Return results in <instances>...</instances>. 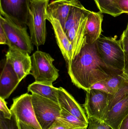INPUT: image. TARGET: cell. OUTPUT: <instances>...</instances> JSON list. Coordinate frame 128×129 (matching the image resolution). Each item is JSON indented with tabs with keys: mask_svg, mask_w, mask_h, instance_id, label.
<instances>
[{
	"mask_svg": "<svg viewBox=\"0 0 128 129\" xmlns=\"http://www.w3.org/2000/svg\"><path fill=\"white\" fill-rule=\"evenodd\" d=\"M36 119L42 129H48L59 117L62 108L58 103L35 94H32Z\"/></svg>",
	"mask_w": 128,
	"mask_h": 129,
	"instance_id": "6",
	"label": "cell"
},
{
	"mask_svg": "<svg viewBox=\"0 0 128 129\" xmlns=\"http://www.w3.org/2000/svg\"><path fill=\"white\" fill-rule=\"evenodd\" d=\"M31 0H0L1 15L21 26H28Z\"/></svg>",
	"mask_w": 128,
	"mask_h": 129,
	"instance_id": "7",
	"label": "cell"
},
{
	"mask_svg": "<svg viewBox=\"0 0 128 129\" xmlns=\"http://www.w3.org/2000/svg\"><path fill=\"white\" fill-rule=\"evenodd\" d=\"M48 129H75L58 118Z\"/></svg>",
	"mask_w": 128,
	"mask_h": 129,
	"instance_id": "28",
	"label": "cell"
},
{
	"mask_svg": "<svg viewBox=\"0 0 128 129\" xmlns=\"http://www.w3.org/2000/svg\"><path fill=\"white\" fill-rule=\"evenodd\" d=\"M100 12L114 17L122 13L116 0H94Z\"/></svg>",
	"mask_w": 128,
	"mask_h": 129,
	"instance_id": "20",
	"label": "cell"
},
{
	"mask_svg": "<svg viewBox=\"0 0 128 129\" xmlns=\"http://www.w3.org/2000/svg\"><path fill=\"white\" fill-rule=\"evenodd\" d=\"M122 13L128 14V0H116Z\"/></svg>",
	"mask_w": 128,
	"mask_h": 129,
	"instance_id": "30",
	"label": "cell"
},
{
	"mask_svg": "<svg viewBox=\"0 0 128 129\" xmlns=\"http://www.w3.org/2000/svg\"><path fill=\"white\" fill-rule=\"evenodd\" d=\"M103 15L100 11H91L88 16L85 35L88 43L93 44L101 37Z\"/></svg>",
	"mask_w": 128,
	"mask_h": 129,
	"instance_id": "17",
	"label": "cell"
},
{
	"mask_svg": "<svg viewBox=\"0 0 128 129\" xmlns=\"http://www.w3.org/2000/svg\"><path fill=\"white\" fill-rule=\"evenodd\" d=\"M87 128H79L77 129H87Z\"/></svg>",
	"mask_w": 128,
	"mask_h": 129,
	"instance_id": "35",
	"label": "cell"
},
{
	"mask_svg": "<svg viewBox=\"0 0 128 129\" xmlns=\"http://www.w3.org/2000/svg\"><path fill=\"white\" fill-rule=\"evenodd\" d=\"M58 104L61 108L88 124V119L84 109L70 93L61 87L59 88Z\"/></svg>",
	"mask_w": 128,
	"mask_h": 129,
	"instance_id": "13",
	"label": "cell"
},
{
	"mask_svg": "<svg viewBox=\"0 0 128 129\" xmlns=\"http://www.w3.org/2000/svg\"><path fill=\"white\" fill-rule=\"evenodd\" d=\"M31 57L30 74L33 76L35 82L52 85L59 76V70L53 64L54 59L49 54L39 50L34 52Z\"/></svg>",
	"mask_w": 128,
	"mask_h": 129,
	"instance_id": "4",
	"label": "cell"
},
{
	"mask_svg": "<svg viewBox=\"0 0 128 129\" xmlns=\"http://www.w3.org/2000/svg\"><path fill=\"white\" fill-rule=\"evenodd\" d=\"M0 24L7 35L8 46L14 47L30 54L34 50V45L26 26H21L1 15Z\"/></svg>",
	"mask_w": 128,
	"mask_h": 129,
	"instance_id": "5",
	"label": "cell"
},
{
	"mask_svg": "<svg viewBox=\"0 0 128 129\" xmlns=\"http://www.w3.org/2000/svg\"><path fill=\"white\" fill-rule=\"evenodd\" d=\"M121 43L122 48L125 54H128V29H126L123 31L121 36Z\"/></svg>",
	"mask_w": 128,
	"mask_h": 129,
	"instance_id": "29",
	"label": "cell"
},
{
	"mask_svg": "<svg viewBox=\"0 0 128 129\" xmlns=\"http://www.w3.org/2000/svg\"><path fill=\"white\" fill-rule=\"evenodd\" d=\"M90 89L98 90L101 91L106 92L109 94L112 95V92L107 87L104 80L100 81L95 83L92 85Z\"/></svg>",
	"mask_w": 128,
	"mask_h": 129,
	"instance_id": "27",
	"label": "cell"
},
{
	"mask_svg": "<svg viewBox=\"0 0 128 129\" xmlns=\"http://www.w3.org/2000/svg\"><path fill=\"white\" fill-rule=\"evenodd\" d=\"M128 115V95L117 102L105 114L103 121L112 129H118Z\"/></svg>",
	"mask_w": 128,
	"mask_h": 129,
	"instance_id": "15",
	"label": "cell"
},
{
	"mask_svg": "<svg viewBox=\"0 0 128 129\" xmlns=\"http://www.w3.org/2000/svg\"><path fill=\"white\" fill-rule=\"evenodd\" d=\"M47 20L49 21L52 25L57 44L68 67L72 61L71 42L58 20L47 13Z\"/></svg>",
	"mask_w": 128,
	"mask_h": 129,
	"instance_id": "12",
	"label": "cell"
},
{
	"mask_svg": "<svg viewBox=\"0 0 128 129\" xmlns=\"http://www.w3.org/2000/svg\"><path fill=\"white\" fill-rule=\"evenodd\" d=\"M88 14L83 17L78 23L70 29L66 33L72 45V60L87 43L85 30Z\"/></svg>",
	"mask_w": 128,
	"mask_h": 129,
	"instance_id": "14",
	"label": "cell"
},
{
	"mask_svg": "<svg viewBox=\"0 0 128 129\" xmlns=\"http://www.w3.org/2000/svg\"><path fill=\"white\" fill-rule=\"evenodd\" d=\"M99 56L109 67L123 73L125 66V53L121 40L117 36L113 37H100L96 42Z\"/></svg>",
	"mask_w": 128,
	"mask_h": 129,
	"instance_id": "3",
	"label": "cell"
},
{
	"mask_svg": "<svg viewBox=\"0 0 128 129\" xmlns=\"http://www.w3.org/2000/svg\"><path fill=\"white\" fill-rule=\"evenodd\" d=\"M122 74L126 78L128 79V54H125V66Z\"/></svg>",
	"mask_w": 128,
	"mask_h": 129,
	"instance_id": "32",
	"label": "cell"
},
{
	"mask_svg": "<svg viewBox=\"0 0 128 129\" xmlns=\"http://www.w3.org/2000/svg\"><path fill=\"white\" fill-rule=\"evenodd\" d=\"M109 101V94L98 90L90 89L86 91L83 107L88 119L95 118L103 121Z\"/></svg>",
	"mask_w": 128,
	"mask_h": 129,
	"instance_id": "8",
	"label": "cell"
},
{
	"mask_svg": "<svg viewBox=\"0 0 128 129\" xmlns=\"http://www.w3.org/2000/svg\"><path fill=\"white\" fill-rule=\"evenodd\" d=\"M0 44H8V39L5 31L2 25L0 24Z\"/></svg>",
	"mask_w": 128,
	"mask_h": 129,
	"instance_id": "31",
	"label": "cell"
},
{
	"mask_svg": "<svg viewBox=\"0 0 128 129\" xmlns=\"http://www.w3.org/2000/svg\"><path fill=\"white\" fill-rule=\"evenodd\" d=\"M126 79L123 74H121L111 76L104 81L112 93L111 95H113L118 90Z\"/></svg>",
	"mask_w": 128,
	"mask_h": 129,
	"instance_id": "23",
	"label": "cell"
},
{
	"mask_svg": "<svg viewBox=\"0 0 128 129\" xmlns=\"http://www.w3.org/2000/svg\"><path fill=\"white\" fill-rule=\"evenodd\" d=\"M18 123L20 129H38L31 126L28 125L20 121H18Z\"/></svg>",
	"mask_w": 128,
	"mask_h": 129,
	"instance_id": "34",
	"label": "cell"
},
{
	"mask_svg": "<svg viewBox=\"0 0 128 129\" xmlns=\"http://www.w3.org/2000/svg\"><path fill=\"white\" fill-rule=\"evenodd\" d=\"M13 67L6 58L1 62L0 97L7 99L20 82Z\"/></svg>",
	"mask_w": 128,
	"mask_h": 129,
	"instance_id": "11",
	"label": "cell"
},
{
	"mask_svg": "<svg viewBox=\"0 0 128 129\" xmlns=\"http://www.w3.org/2000/svg\"><path fill=\"white\" fill-rule=\"evenodd\" d=\"M59 118L75 129L88 127V124L81 121L68 111L62 108Z\"/></svg>",
	"mask_w": 128,
	"mask_h": 129,
	"instance_id": "21",
	"label": "cell"
},
{
	"mask_svg": "<svg viewBox=\"0 0 128 129\" xmlns=\"http://www.w3.org/2000/svg\"><path fill=\"white\" fill-rule=\"evenodd\" d=\"M68 71L72 83L86 91L96 83L123 73L106 65L99 56L95 42H87L68 67Z\"/></svg>",
	"mask_w": 128,
	"mask_h": 129,
	"instance_id": "1",
	"label": "cell"
},
{
	"mask_svg": "<svg viewBox=\"0 0 128 129\" xmlns=\"http://www.w3.org/2000/svg\"><path fill=\"white\" fill-rule=\"evenodd\" d=\"M118 129H128V115L123 120Z\"/></svg>",
	"mask_w": 128,
	"mask_h": 129,
	"instance_id": "33",
	"label": "cell"
},
{
	"mask_svg": "<svg viewBox=\"0 0 128 129\" xmlns=\"http://www.w3.org/2000/svg\"><path fill=\"white\" fill-rule=\"evenodd\" d=\"M78 0H55L49 4L47 13L58 20L64 29L71 8Z\"/></svg>",
	"mask_w": 128,
	"mask_h": 129,
	"instance_id": "16",
	"label": "cell"
},
{
	"mask_svg": "<svg viewBox=\"0 0 128 129\" xmlns=\"http://www.w3.org/2000/svg\"><path fill=\"white\" fill-rule=\"evenodd\" d=\"M10 110L18 121L36 128L42 129L35 117L32 94L25 93L14 99Z\"/></svg>",
	"mask_w": 128,
	"mask_h": 129,
	"instance_id": "9",
	"label": "cell"
},
{
	"mask_svg": "<svg viewBox=\"0 0 128 129\" xmlns=\"http://www.w3.org/2000/svg\"><path fill=\"white\" fill-rule=\"evenodd\" d=\"M128 95V79H126L118 90L113 95L109 94V101L106 113L117 102Z\"/></svg>",
	"mask_w": 128,
	"mask_h": 129,
	"instance_id": "22",
	"label": "cell"
},
{
	"mask_svg": "<svg viewBox=\"0 0 128 129\" xmlns=\"http://www.w3.org/2000/svg\"><path fill=\"white\" fill-rule=\"evenodd\" d=\"M6 59L11 64L20 82L30 74L31 57L29 54L14 47H9Z\"/></svg>",
	"mask_w": 128,
	"mask_h": 129,
	"instance_id": "10",
	"label": "cell"
},
{
	"mask_svg": "<svg viewBox=\"0 0 128 129\" xmlns=\"http://www.w3.org/2000/svg\"><path fill=\"white\" fill-rule=\"evenodd\" d=\"M126 28L127 29H128V23L127 25V28Z\"/></svg>",
	"mask_w": 128,
	"mask_h": 129,
	"instance_id": "36",
	"label": "cell"
},
{
	"mask_svg": "<svg viewBox=\"0 0 128 129\" xmlns=\"http://www.w3.org/2000/svg\"><path fill=\"white\" fill-rule=\"evenodd\" d=\"M28 91L58 103L59 88L54 87L53 85L35 82L29 85Z\"/></svg>",
	"mask_w": 128,
	"mask_h": 129,
	"instance_id": "18",
	"label": "cell"
},
{
	"mask_svg": "<svg viewBox=\"0 0 128 129\" xmlns=\"http://www.w3.org/2000/svg\"><path fill=\"white\" fill-rule=\"evenodd\" d=\"M49 0H31L30 16L28 26L34 45H43L46 39L47 11Z\"/></svg>",
	"mask_w": 128,
	"mask_h": 129,
	"instance_id": "2",
	"label": "cell"
},
{
	"mask_svg": "<svg viewBox=\"0 0 128 129\" xmlns=\"http://www.w3.org/2000/svg\"><path fill=\"white\" fill-rule=\"evenodd\" d=\"M91 11L86 9L78 0L71 8L68 14L64 29L66 34L70 29L78 23L83 17L88 14Z\"/></svg>",
	"mask_w": 128,
	"mask_h": 129,
	"instance_id": "19",
	"label": "cell"
},
{
	"mask_svg": "<svg viewBox=\"0 0 128 129\" xmlns=\"http://www.w3.org/2000/svg\"><path fill=\"white\" fill-rule=\"evenodd\" d=\"M13 114L11 119H5L0 113V129H20L18 120Z\"/></svg>",
	"mask_w": 128,
	"mask_h": 129,
	"instance_id": "24",
	"label": "cell"
},
{
	"mask_svg": "<svg viewBox=\"0 0 128 129\" xmlns=\"http://www.w3.org/2000/svg\"><path fill=\"white\" fill-rule=\"evenodd\" d=\"M0 110L1 113L5 119H11L12 117V114L10 110L7 106L5 100L0 97Z\"/></svg>",
	"mask_w": 128,
	"mask_h": 129,
	"instance_id": "26",
	"label": "cell"
},
{
	"mask_svg": "<svg viewBox=\"0 0 128 129\" xmlns=\"http://www.w3.org/2000/svg\"><path fill=\"white\" fill-rule=\"evenodd\" d=\"M88 129H112L103 121L90 117L88 118Z\"/></svg>",
	"mask_w": 128,
	"mask_h": 129,
	"instance_id": "25",
	"label": "cell"
}]
</instances>
